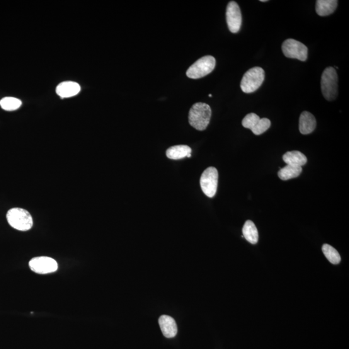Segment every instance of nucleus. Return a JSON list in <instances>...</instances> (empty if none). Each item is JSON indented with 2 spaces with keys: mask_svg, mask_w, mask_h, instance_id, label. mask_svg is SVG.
<instances>
[{
  "mask_svg": "<svg viewBox=\"0 0 349 349\" xmlns=\"http://www.w3.org/2000/svg\"><path fill=\"white\" fill-rule=\"evenodd\" d=\"M212 110L207 104L197 103L193 104L189 112V123L195 129L203 131L209 124Z\"/></svg>",
  "mask_w": 349,
  "mask_h": 349,
  "instance_id": "obj_1",
  "label": "nucleus"
},
{
  "mask_svg": "<svg viewBox=\"0 0 349 349\" xmlns=\"http://www.w3.org/2000/svg\"><path fill=\"white\" fill-rule=\"evenodd\" d=\"M6 217L10 226L19 231H28L33 226L32 215L23 208H11L7 212Z\"/></svg>",
  "mask_w": 349,
  "mask_h": 349,
  "instance_id": "obj_2",
  "label": "nucleus"
},
{
  "mask_svg": "<svg viewBox=\"0 0 349 349\" xmlns=\"http://www.w3.org/2000/svg\"><path fill=\"white\" fill-rule=\"evenodd\" d=\"M338 77L336 69L329 67L324 70L321 80L322 93L328 101L335 100L338 96Z\"/></svg>",
  "mask_w": 349,
  "mask_h": 349,
  "instance_id": "obj_3",
  "label": "nucleus"
},
{
  "mask_svg": "<svg viewBox=\"0 0 349 349\" xmlns=\"http://www.w3.org/2000/svg\"><path fill=\"white\" fill-rule=\"evenodd\" d=\"M265 80V71L260 67L252 68L245 72L241 82L242 91L251 93L258 90Z\"/></svg>",
  "mask_w": 349,
  "mask_h": 349,
  "instance_id": "obj_4",
  "label": "nucleus"
},
{
  "mask_svg": "<svg viewBox=\"0 0 349 349\" xmlns=\"http://www.w3.org/2000/svg\"><path fill=\"white\" fill-rule=\"evenodd\" d=\"M216 64V60L212 56L208 55L201 58L191 65L186 72L188 78L192 79H201L213 71Z\"/></svg>",
  "mask_w": 349,
  "mask_h": 349,
  "instance_id": "obj_5",
  "label": "nucleus"
},
{
  "mask_svg": "<svg viewBox=\"0 0 349 349\" xmlns=\"http://www.w3.org/2000/svg\"><path fill=\"white\" fill-rule=\"evenodd\" d=\"M218 178L217 169L214 167H210L204 171L201 177L200 184L203 193L207 197L212 198L217 192Z\"/></svg>",
  "mask_w": 349,
  "mask_h": 349,
  "instance_id": "obj_6",
  "label": "nucleus"
},
{
  "mask_svg": "<svg viewBox=\"0 0 349 349\" xmlns=\"http://www.w3.org/2000/svg\"><path fill=\"white\" fill-rule=\"evenodd\" d=\"M282 51L286 57L306 61L308 57V48L299 41L290 38L286 40L282 44Z\"/></svg>",
  "mask_w": 349,
  "mask_h": 349,
  "instance_id": "obj_7",
  "label": "nucleus"
},
{
  "mask_svg": "<svg viewBox=\"0 0 349 349\" xmlns=\"http://www.w3.org/2000/svg\"><path fill=\"white\" fill-rule=\"evenodd\" d=\"M29 265L31 270L39 275H47L58 270L57 262L49 257H36L31 259Z\"/></svg>",
  "mask_w": 349,
  "mask_h": 349,
  "instance_id": "obj_8",
  "label": "nucleus"
},
{
  "mask_svg": "<svg viewBox=\"0 0 349 349\" xmlns=\"http://www.w3.org/2000/svg\"><path fill=\"white\" fill-rule=\"evenodd\" d=\"M226 16L230 32L238 33L242 25V14L239 5L236 2H230L228 4Z\"/></svg>",
  "mask_w": 349,
  "mask_h": 349,
  "instance_id": "obj_9",
  "label": "nucleus"
},
{
  "mask_svg": "<svg viewBox=\"0 0 349 349\" xmlns=\"http://www.w3.org/2000/svg\"><path fill=\"white\" fill-rule=\"evenodd\" d=\"M316 127V120L312 113L304 111L301 114L299 122L300 132L303 135L310 134Z\"/></svg>",
  "mask_w": 349,
  "mask_h": 349,
  "instance_id": "obj_10",
  "label": "nucleus"
},
{
  "mask_svg": "<svg viewBox=\"0 0 349 349\" xmlns=\"http://www.w3.org/2000/svg\"><path fill=\"white\" fill-rule=\"evenodd\" d=\"M159 323L162 333L166 338H173L178 334V326L173 317L163 315L160 317Z\"/></svg>",
  "mask_w": 349,
  "mask_h": 349,
  "instance_id": "obj_11",
  "label": "nucleus"
},
{
  "mask_svg": "<svg viewBox=\"0 0 349 349\" xmlns=\"http://www.w3.org/2000/svg\"><path fill=\"white\" fill-rule=\"evenodd\" d=\"M81 89V86L77 82L67 81L58 85L56 91L62 98H69L79 94Z\"/></svg>",
  "mask_w": 349,
  "mask_h": 349,
  "instance_id": "obj_12",
  "label": "nucleus"
},
{
  "mask_svg": "<svg viewBox=\"0 0 349 349\" xmlns=\"http://www.w3.org/2000/svg\"><path fill=\"white\" fill-rule=\"evenodd\" d=\"M191 149L188 145H178L169 147L166 151V156L169 159L179 160L191 157Z\"/></svg>",
  "mask_w": 349,
  "mask_h": 349,
  "instance_id": "obj_13",
  "label": "nucleus"
},
{
  "mask_svg": "<svg viewBox=\"0 0 349 349\" xmlns=\"http://www.w3.org/2000/svg\"><path fill=\"white\" fill-rule=\"evenodd\" d=\"M338 6L336 0H317L316 4V11L320 16H329L334 13Z\"/></svg>",
  "mask_w": 349,
  "mask_h": 349,
  "instance_id": "obj_14",
  "label": "nucleus"
},
{
  "mask_svg": "<svg viewBox=\"0 0 349 349\" xmlns=\"http://www.w3.org/2000/svg\"><path fill=\"white\" fill-rule=\"evenodd\" d=\"M283 161L287 165L302 167L307 162V157L298 151L288 152L283 156Z\"/></svg>",
  "mask_w": 349,
  "mask_h": 349,
  "instance_id": "obj_15",
  "label": "nucleus"
},
{
  "mask_svg": "<svg viewBox=\"0 0 349 349\" xmlns=\"http://www.w3.org/2000/svg\"><path fill=\"white\" fill-rule=\"evenodd\" d=\"M243 237L251 244H256L258 242L259 234L255 224L251 220H246L242 228Z\"/></svg>",
  "mask_w": 349,
  "mask_h": 349,
  "instance_id": "obj_16",
  "label": "nucleus"
},
{
  "mask_svg": "<svg viewBox=\"0 0 349 349\" xmlns=\"http://www.w3.org/2000/svg\"><path fill=\"white\" fill-rule=\"evenodd\" d=\"M302 172V167L287 165L284 168L278 171V177L281 180L287 181L291 179L296 178Z\"/></svg>",
  "mask_w": 349,
  "mask_h": 349,
  "instance_id": "obj_17",
  "label": "nucleus"
},
{
  "mask_svg": "<svg viewBox=\"0 0 349 349\" xmlns=\"http://www.w3.org/2000/svg\"><path fill=\"white\" fill-rule=\"evenodd\" d=\"M322 251H323L325 256L328 259L330 263L333 264V265H338L340 263V255L333 246L328 244H325L322 246Z\"/></svg>",
  "mask_w": 349,
  "mask_h": 349,
  "instance_id": "obj_18",
  "label": "nucleus"
},
{
  "mask_svg": "<svg viewBox=\"0 0 349 349\" xmlns=\"http://www.w3.org/2000/svg\"><path fill=\"white\" fill-rule=\"evenodd\" d=\"M21 101L14 97H5L0 101V106L3 110L8 111H15L20 108Z\"/></svg>",
  "mask_w": 349,
  "mask_h": 349,
  "instance_id": "obj_19",
  "label": "nucleus"
},
{
  "mask_svg": "<svg viewBox=\"0 0 349 349\" xmlns=\"http://www.w3.org/2000/svg\"><path fill=\"white\" fill-rule=\"evenodd\" d=\"M270 126L271 122L268 118H260L255 127L252 130V132L256 135H260L267 131L270 128Z\"/></svg>",
  "mask_w": 349,
  "mask_h": 349,
  "instance_id": "obj_20",
  "label": "nucleus"
},
{
  "mask_svg": "<svg viewBox=\"0 0 349 349\" xmlns=\"http://www.w3.org/2000/svg\"><path fill=\"white\" fill-rule=\"evenodd\" d=\"M260 117L256 113H249L242 121V125L247 129L252 130L258 123Z\"/></svg>",
  "mask_w": 349,
  "mask_h": 349,
  "instance_id": "obj_21",
  "label": "nucleus"
},
{
  "mask_svg": "<svg viewBox=\"0 0 349 349\" xmlns=\"http://www.w3.org/2000/svg\"><path fill=\"white\" fill-rule=\"evenodd\" d=\"M260 2H267V1H266V0H261Z\"/></svg>",
  "mask_w": 349,
  "mask_h": 349,
  "instance_id": "obj_22",
  "label": "nucleus"
},
{
  "mask_svg": "<svg viewBox=\"0 0 349 349\" xmlns=\"http://www.w3.org/2000/svg\"><path fill=\"white\" fill-rule=\"evenodd\" d=\"M209 96L212 97V94H209Z\"/></svg>",
  "mask_w": 349,
  "mask_h": 349,
  "instance_id": "obj_23",
  "label": "nucleus"
}]
</instances>
